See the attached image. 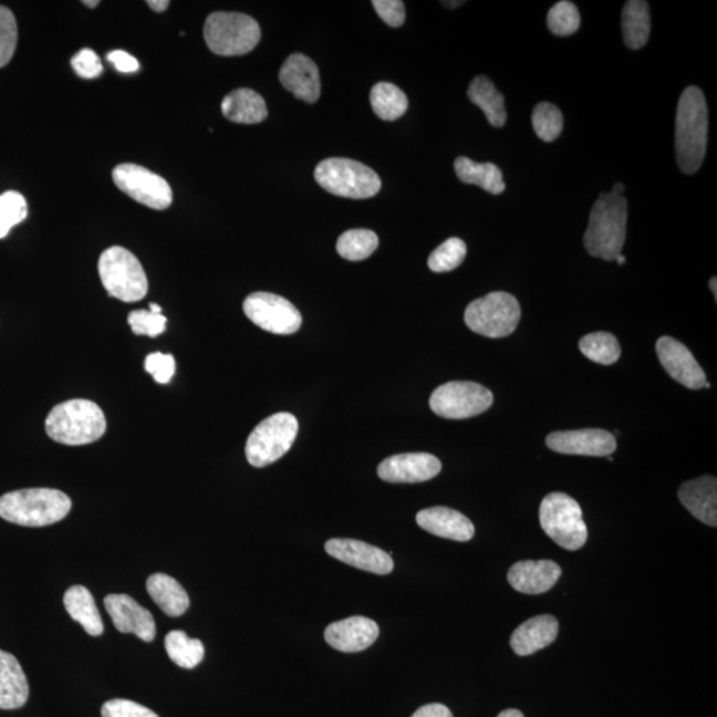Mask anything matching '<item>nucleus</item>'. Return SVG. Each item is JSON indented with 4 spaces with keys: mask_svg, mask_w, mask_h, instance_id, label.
Here are the masks:
<instances>
[{
    "mask_svg": "<svg viewBox=\"0 0 717 717\" xmlns=\"http://www.w3.org/2000/svg\"><path fill=\"white\" fill-rule=\"evenodd\" d=\"M708 142V108L704 93L688 86L682 93L676 113V157L679 168L693 175L700 169Z\"/></svg>",
    "mask_w": 717,
    "mask_h": 717,
    "instance_id": "1",
    "label": "nucleus"
},
{
    "mask_svg": "<svg viewBox=\"0 0 717 717\" xmlns=\"http://www.w3.org/2000/svg\"><path fill=\"white\" fill-rule=\"evenodd\" d=\"M627 199L614 193L601 195L591 210L584 248L590 256L615 261L622 254L627 231Z\"/></svg>",
    "mask_w": 717,
    "mask_h": 717,
    "instance_id": "2",
    "label": "nucleus"
},
{
    "mask_svg": "<svg viewBox=\"0 0 717 717\" xmlns=\"http://www.w3.org/2000/svg\"><path fill=\"white\" fill-rule=\"evenodd\" d=\"M71 508V498L58 489H22L0 497V517L20 527H49L64 520Z\"/></svg>",
    "mask_w": 717,
    "mask_h": 717,
    "instance_id": "3",
    "label": "nucleus"
},
{
    "mask_svg": "<svg viewBox=\"0 0 717 717\" xmlns=\"http://www.w3.org/2000/svg\"><path fill=\"white\" fill-rule=\"evenodd\" d=\"M106 430V418L96 403L85 398H73L53 407L45 420V432L53 441L70 445H86L102 438Z\"/></svg>",
    "mask_w": 717,
    "mask_h": 717,
    "instance_id": "4",
    "label": "nucleus"
},
{
    "mask_svg": "<svg viewBox=\"0 0 717 717\" xmlns=\"http://www.w3.org/2000/svg\"><path fill=\"white\" fill-rule=\"evenodd\" d=\"M314 177L324 190L343 198H371L382 189V179L377 173L351 158L324 159L316 165Z\"/></svg>",
    "mask_w": 717,
    "mask_h": 717,
    "instance_id": "5",
    "label": "nucleus"
},
{
    "mask_svg": "<svg viewBox=\"0 0 717 717\" xmlns=\"http://www.w3.org/2000/svg\"><path fill=\"white\" fill-rule=\"evenodd\" d=\"M98 274L108 295L118 301L138 302L148 292V278L142 263L122 246H113L100 256Z\"/></svg>",
    "mask_w": 717,
    "mask_h": 717,
    "instance_id": "6",
    "label": "nucleus"
},
{
    "mask_svg": "<svg viewBox=\"0 0 717 717\" xmlns=\"http://www.w3.org/2000/svg\"><path fill=\"white\" fill-rule=\"evenodd\" d=\"M205 42L219 56L245 55L261 40V27L256 19L239 12H215L206 19Z\"/></svg>",
    "mask_w": 717,
    "mask_h": 717,
    "instance_id": "7",
    "label": "nucleus"
},
{
    "mask_svg": "<svg viewBox=\"0 0 717 717\" xmlns=\"http://www.w3.org/2000/svg\"><path fill=\"white\" fill-rule=\"evenodd\" d=\"M540 522L544 533L563 549L575 551L588 541V527L580 503L560 491L543 498Z\"/></svg>",
    "mask_w": 717,
    "mask_h": 717,
    "instance_id": "8",
    "label": "nucleus"
},
{
    "mask_svg": "<svg viewBox=\"0 0 717 717\" xmlns=\"http://www.w3.org/2000/svg\"><path fill=\"white\" fill-rule=\"evenodd\" d=\"M465 323L482 336L498 339L513 334L521 319V305L509 292L495 291L468 304Z\"/></svg>",
    "mask_w": 717,
    "mask_h": 717,
    "instance_id": "9",
    "label": "nucleus"
},
{
    "mask_svg": "<svg viewBox=\"0 0 717 717\" xmlns=\"http://www.w3.org/2000/svg\"><path fill=\"white\" fill-rule=\"evenodd\" d=\"M298 435V420L288 412L264 418L246 443V458L252 467L263 468L288 454Z\"/></svg>",
    "mask_w": 717,
    "mask_h": 717,
    "instance_id": "10",
    "label": "nucleus"
},
{
    "mask_svg": "<svg viewBox=\"0 0 717 717\" xmlns=\"http://www.w3.org/2000/svg\"><path fill=\"white\" fill-rule=\"evenodd\" d=\"M493 404V394L474 382H449L440 385L430 396V409L437 416L463 420L484 414Z\"/></svg>",
    "mask_w": 717,
    "mask_h": 717,
    "instance_id": "11",
    "label": "nucleus"
},
{
    "mask_svg": "<svg viewBox=\"0 0 717 717\" xmlns=\"http://www.w3.org/2000/svg\"><path fill=\"white\" fill-rule=\"evenodd\" d=\"M243 311L252 323L271 334H295L302 325V315L295 305L271 292H252L245 299Z\"/></svg>",
    "mask_w": 717,
    "mask_h": 717,
    "instance_id": "12",
    "label": "nucleus"
},
{
    "mask_svg": "<svg viewBox=\"0 0 717 717\" xmlns=\"http://www.w3.org/2000/svg\"><path fill=\"white\" fill-rule=\"evenodd\" d=\"M117 188L135 201L150 209H168L173 201L172 188L162 176L136 164H119L112 173Z\"/></svg>",
    "mask_w": 717,
    "mask_h": 717,
    "instance_id": "13",
    "label": "nucleus"
},
{
    "mask_svg": "<svg viewBox=\"0 0 717 717\" xmlns=\"http://www.w3.org/2000/svg\"><path fill=\"white\" fill-rule=\"evenodd\" d=\"M547 445L557 454L591 457H607L617 448L614 435L603 429L553 432Z\"/></svg>",
    "mask_w": 717,
    "mask_h": 717,
    "instance_id": "14",
    "label": "nucleus"
},
{
    "mask_svg": "<svg viewBox=\"0 0 717 717\" xmlns=\"http://www.w3.org/2000/svg\"><path fill=\"white\" fill-rule=\"evenodd\" d=\"M656 354L663 368L688 389H702L707 383L702 365L690 351L676 339L663 336L656 342Z\"/></svg>",
    "mask_w": 717,
    "mask_h": 717,
    "instance_id": "15",
    "label": "nucleus"
},
{
    "mask_svg": "<svg viewBox=\"0 0 717 717\" xmlns=\"http://www.w3.org/2000/svg\"><path fill=\"white\" fill-rule=\"evenodd\" d=\"M104 606L119 633L136 635L144 642L155 641V617L149 610L138 604L132 596L126 594L106 595Z\"/></svg>",
    "mask_w": 717,
    "mask_h": 717,
    "instance_id": "16",
    "label": "nucleus"
},
{
    "mask_svg": "<svg viewBox=\"0 0 717 717\" xmlns=\"http://www.w3.org/2000/svg\"><path fill=\"white\" fill-rule=\"evenodd\" d=\"M324 548L335 560L368 573L387 575L394 570V561L388 553L363 541L332 538Z\"/></svg>",
    "mask_w": 717,
    "mask_h": 717,
    "instance_id": "17",
    "label": "nucleus"
},
{
    "mask_svg": "<svg viewBox=\"0 0 717 717\" xmlns=\"http://www.w3.org/2000/svg\"><path fill=\"white\" fill-rule=\"evenodd\" d=\"M441 471V461L429 454H402L385 458L377 475L392 484H416L432 480Z\"/></svg>",
    "mask_w": 717,
    "mask_h": 717,
    "instance_id": "18",
    "label": "nucleus"
},
{
    "mask_svg": "<svg viewBox=\"0 0 717 717\" xmlns=\"http://www.w3.org/2000/svg\"><path fill=\"white\" fill-rule=\"evenodd\" d=\"M279 82L297 98L316 103L321 97V77L314 62L303 53H292L279 71Z\"/></svg>",
    "mask_w": 717,
    "mask_h": 717,
    "instance_id": "19",
    "label": "nucleus"
},
{
    "mask_svg": "<svg viewBox=\"0 0 717 717\" xmlns=\"http://www.w3.org/2000/svg\"><path fill=\"white\" fill-rule=\"evenodd\" d=\"M377 636L376 622L364 616H351L331 623L324 631L325 642L342 653H358L367 650L376 642Z\"/></svg>",
    "mask_w": 717,
    "mask_h": 717,
    "instance_id": "20",
    "label": "nucleus"
},
{
    "mask_svg": "<svg viewBox=\"0 0 717 717\" xmlns=\"http://www.w3.org/2000/svg\"><path fill=\"white\" fill-rule=\"evenodd\" d=\"M561 575L560 564L553 561H520L509 569L508 581L522 594L538 595L553 589Z\"/></svg>",
    "mask_w": 717,
    "mask_h": 717,
    "instance_id": "21",
    "label": "nucleus"
},
{
    "mask_svg": "<svg viewBox=\"0 0 717 717\" xmlns=\"http://www.w3.org/2000/svg\"><path fill=\"white\" fill-rule=\"evenodd\" d=\"M416 522L428 533L457 542L470 541L475 536V524L460 511L435 507L418 511Z\"/></svg>",
    "mask_w": 717,
    "mask_h": 717,
    "instance_id": "22",
    "label": "nucleus"
},
{
    "mask_svg": "<svg viewBox=\"0 0 717 717\" xmlns=\"http://www.w3.org/2000/svg\"><path fill=\"white\" fill-rule=\"evenodd\" d=\"M680 502L690 515L709 527H717V480L703 476L684 482L679 489Z\"/></svg>",
    "mask_w": 717,
    "mask_h": 717,
    "instance_id": "23",
    "label": "nucleus"
},
{
    "mask_svg": "<svg viewBox=\"0 0 717 717\" xmlns=\"http://www.w3.org/2000/svg\"><path fill=\"white\" fill-rule=\"evenodd\" d=\"M560 623L553 615H537L515 630L510 647L520 656H528L547 648L557 640Z\"/></svg>",
    "mask_w": 717,
    "mask_h": 717,
    "instance_id": "24",
    "label": "nucleus"
},
{
    "mask_svg": "<svg viewBox=\"0 0 717 717\" xmlns=\"http://www.w3.org/2000/svg\"><path fill=\"white\" fill-rule=\"evenodd\" d=\"M29 696V682L19 661L0 650V709L22 708Z\"/></svg>",
    "mask_w": 717,
    "mask_h": 717,
    "instance_id": "25",
    "label": "nucleus"
},
{
    "mask_svg": "<svg viewBox=\"0 0 717 717\" xmlns=\"http://www.w3.org/2000/svg\"><path fill=\"white\" fill-rule=\"evenodd\" d=\"M221 111L226 118L237 124H259L269 115L264 98L249 89H239L226 95Z\"/></svg>",
    "mask_w": 717,
    "mask_h": 717,
    "instance_id": "26",
    "label": "nucleus"
},
{
    "mask_svg": "<svg viewBox=\"0 0 717 717\" xmlns=\"http://www.w3.org/2000/svg\"><path fill=\"white\" fill-rule=\"evenodd\" d=\"M146 590H148L152 600L168 616H181L190 606L188 593L170 575L163 573L150 575L146 581Z\"/></svg>",
    "mask_w": 717,
    "mask_h": 717,
    "instance_id": "27",
    "label": "nucleus"
},
{
    "mask_svg": "<svg viewBox=\"0 0 717 717\" xmlns=\"http://www.w3.org/2000/svg\"><path fill=\"white\" fill-rule=\"evenodd\" d=\"M64 607L73 621L82 624L86 634L100 636L104 633V623L100 615L95 598L84 586H72L65 591Z\"/></svg>",
    "mask_w": 717,
    "mask_h": 717,
    "instance_id": "28",
    "label": "nucleus"
},
{
    "mask_svg": "<svg viewBox=\"0 0 717 717\" xmlns=\"http://www.w3.org/2000/svg\"><path fill=\"white\" fill-rule=\"evenodd\" d=\"M468 97L471 103L481 108L489 124L495 128H502L507 123L505 98L489 77L477 76L469 85Z\"/></svg>",
    "mask_w": 717,
    "mask_h": 717,
    "instance_id": "29",
    "label": "nucleus"
},
{
    "mask_svg": "<svg viewBox=\"0 0 717 717\" xmlns=\"http://www.w3.org/2000/svg\"><path fill=\"white\" fill-rule=\"evenodd\" d=\"M455 170L458 179L464 184L480 186L490 195H501L507 189L503 183L502 172L491 163H476L468 157H458L455 162Z\"/></svg>",
    "mask_w": 717,
    "mask_h": 717,
    "instance_id": "30",
    "label": "nucleus"
},
{
    "mask_svg": "<svg viewBox=\"0 0 717 717\" xmlns=\"http://www.w3.org/2000/svg\"><path fill=\"white\" fill-rule=\"evenodd\" d=\"M624 44L641 50L648 42L651 32L650 6L643 0H630L622 12Z\"/></svg>",
    "mask_w": 717,
    "mask_h": 717,
    "instance_id": "31",
    "label": "nucleus"
},
{
    "mask_svg": "<svg viewBox=\"0 0 717 717\" xmlns=\"http://www.w3.org/2000/svg\"><path fill=\"white\" fill-rule=\"evenodd\" d=\"M370 102L372 110L384 122H395L408 110V98L395 84L382 82L371 90Z\"/></svg>",
    "mask_w": 717,
    "mask_h": 717,
    "instance_id": "32",
    "label": "nucleus"
},
{
    "mask_svg": "<svg viewBox=\"0 0 717 717\" xmlns=\"http://www.w3.org/2000/svg\"><path fill=\"white\" fill-rule=\"evenodd\" d=\"M165 651L173 663L181 668H195L202 662L205 647L201 641L190 640L184 631H170L165 636Z\"/></svg>",
    "mask_w": 717,
    "mask_h": 717,
    "instance_id": "33",
    "label": "nucleus"
},
{
    "mask_svg": "<svg viewBox=\"0 0 717 717\" xmlns=\"http://www.w3.org/2000/svg\"><path fill=\"white\" fill-rule=\"evenodd\" d=\"M378 238L376 232L365 229H354L343 232L337 238L336 250L339 256L347 261L357 262L374 254L377 249Z\"/></svg>",
    "mask_w": 717,
    "mask_h": 717,
    "instance_id": "34",
    "label": "nucleus"
},
{
    "mask_svg": "<svg viewBox=\"0 0 717 717\" xmlns=\"http://www.w3.org/2000/svg\"><path fill=\"white\" fill-rule=\"evenodd\" d=\"M580 350L591 362L603 365L614 364L621 357L620 342L610 332H593V334L583 336Z\"/></svg>",
    "mask_w": 717,
    "mask_h": 717,
    "instance_id": "35",
    "label": "nucleus"
},
{
    "mask_svg": "<svg viewBox=\"0 0 717 717\" xmlns=\"http://www.w3.org/2000/svg\"><path fill=\"white\" fill-rule=\"evenodd\" d=\"M531 123L542 142L553 143L561 136L563 129L562 112L554 104L540 103L533 111Z\"/></svg>",
    "mask_w": 717,
    "mask_h": 717,
    "instance_id": "36",
    "label": "nucleus"
},
{
    "mask_svg": "<svg viewBox=\"0 0 717 717\" xmlns=\"http://www.w3.org/2000/svg\"><path fill=\"white\" fill-rule=\"evenodd\" d=\"M467 257V245L460 238H449L432 251L428 258L429 269L434 272L455 270Z\"/></svg>",
    "mask_w": 717,
    "mask_h": 717,
    "instance_id": "37",
    "label": "nucleus"
},
{
    "mask_svg": "<svg viewBox=\"0 0 717 717\" xmlns=\"http://www.w3.org/2000/svg\"><path fill=\"white\" fill-rule=\"evenodd\" d=\"M29 216L25 198L19 191L9 190L0 196V239L9 236L13 226Z\"/></svg>",
    "mask_w": 717,
    "mask_h": 717,
    "instance_id": "38",
    "label": "nucleus"
},
{
    "mask_svg": "<svg viewBox=\"0 0 717 717\" xmlns=\"http://www.w3.org/2000/svg\"><path fill=\"white\" fill-rule=\"evenodd\" d=\"M581 15L574 3L562 0L551 7L548 13V27L557 37L573 35L580 29Z\"/></svg>",
    "mask_w": 717,
    "mask_h": 717,
    "instance_id": "39",
    "label": "nucleus"
},
{
    "mask_svg": "<svg viewBox=\"0 0 717 717\" xmlns=\"http://www.w3.org/2000/svg\"><path fill=\"white\" fill-rule=\"evenodd\" d=\"M18 43L17 19L10 9L0 6V69L10 63Z\"/></svg>",
    "mask_w": 717,
    "mask_h": 717,
    "instance_id": "40",
    "label": "nucleus"
},
{
    "mask_svg": "<svg viewBox=\"0 0 717 717\" xmlns=\"http://www.w3.org/2000/svg\"><path fill=\"white\" fill-rule=\"evenodd\" d=\"M133 334L156 337L166 330V318L150 310H135L128 315Z\"/></svg>",
    "mask_w": 717,
    "mask_h": 717,
    "instance_id": "41",
    "label": "nucleus"
},
{
    "mask_svg": "<svg viewBox=\"0 0 717 717\" xmlns=\"http://www.w3.org/2000/svg\"><path fill=\"white\" fill-rule=\"evenodd\" d=\"M145 371L155 378L158 384H168L176 372L175 357L163 352H155L145 358Z\"/></svg>",
    "mask_w": 717,
    "mask_h": 717,
    "instance_id": "42",
    "label": "nucleus"
},
{
    "mask_svg": "<svg viewBox=\"0 0 717 717\" xmlns=\"http://www.w3.org/2000/svg\"><path fill=\"white\" fill-rule=\"evenodd\" d=\"M103 717H159L152 709L142 706L136 702L125 699H113L104 703L102 707Z\"/></svg>",
    "mask_w": 717,
    "mask_h": 717,
    "instance_id": "43",
    "label": "nucleus"
},
{
    "mask_svg": "<svg viewBox=\"0 0 717 717\" xmlns=\"http://www.w3.org/2000/svg\"><path fill=\"white\" fill-rule=\"evenodd\" d=\"M71 65L76 75L83 79H96L103 73V64L96 52L91 49L79 51L72 58Z\"/></svg>",
    "mask_w": 717,
    "mask_h": 717,
    "instance_id": "44",
    "label": "nucleus"
},
{
    "mask_svg": "<svg viewBox=\"0 0 717 717\" xmlns=\"http://www.w3.org/2000/svg\"><path fill=\"white\" fill-rule=\"evenodd\" d=\"M377 15L381 17L385 23L394 29L402 27L405 22L404 3L401 0H374L372 2Z\"/></svg>",
    "mask_w": 717,
    "mask_h": 717,
    "instance_id": "45",
    "label": "nucleus"
},
{
    "mask_svg": "<svg viewBox=\"0 0 717 717\" xmlns=\"http://www.w3.org/2000/svg\"><path fill=\"white\" fill-rule=\"evenodd\" d=\"M108 62L115 65L118 72L133 73L137 72L139 64L135 56L129 55L128 52L117 50L108 53Z\"/></svg>",
    "mask_w": 717,
    "mask_h": 717,
    "instance_id": "46",
    "label": "nucleus"
},
{
    "mask_svg": "<svg viewBox=\"0 0 717 717\" xmlns=\"http://www.w3.org/2000/svg\"><path fill=\"white\" fill-rule=\"evenodd\" d=\"M412 717H454V715H451L449 708L444 706V704L432 703L418 708Z\"/></svg>",
    "mask_w": 717,
    "mask_h": 717,
    "instance_id": "47",
    "label": "nucleus"
},
{
    "mask_svg": "<svg viewBox=\"0 0 717 717\" xmlns=\"http://www.w3.org/2000/svg\"><path fill=\"white\" fill-rule=\"evenodd\" d=\"M146 4H148L150 9L156 12H164L168 10L169 7L168 0H148Z\"/></svg>",
    "mask_w": 717,
    "mask_h": 717,
    "instance_id": "48",
    "label": "nucleus"
},
{
    "mask_svg": "<svg viewBox=\"0 0 717 717\" xmlns=\"http://www.w3.org/2000/svg\"><path fill=\"white\" fill-rule=\"evenodd\" d=\"M497 717H524V716L521 713V710L507 709V710H502V713L500 715H498Z\"/></svg>",
    "mask_w": 717,
    "mask_h": 717,
    "instance_id": "49",
    "label": "nucleus"
},
{
    "mask_svg": "<svg viewBox=\"0 0 717 717\" xmlns=\"http://www.w3.org/2000/svg\"><path fill=\"white\" fill-rule=\"evenodd\" d=\"M623 191H624V185L623 184H615L614 189L611 193H614V195L623 196Z\"/></svg>",
    "mask_w": 717,
    "mask_h": 717,
    "instance_id": "50",
    "label": "nucleus"
},
{
    "mask_svg": "<svg viewBox=\"0 0 717 717\" xmlns=\"http://www.w3.org/2000/svg\"><path fill=\"white\" fill-rule=\"evenodd\" d=\"M716 285H717V281H716V277H714V278L710 279V281H709V289H710V291L714 292V297H715V299H717V289H716Z\"/></svg>",
    "mask_w": 717,
    "mask_h": 717,
    "instance_id": "51",
    "label": "nucleus"
},
{
    "mask_svg": "<svg viewBox=\"0 0 717 717\" xmlns=\"http://www.w3.org/2000/svg\"><path fill=\"white\" fill-rule=\"evenodd\" d=\"M149 310L153 311V312H157V314H163V309L159 308V305L156 304V303H150L149 304Z\"/></svg>",
    "mask_w": 717,
    "mask_h": 717,
    "instance_id": "52",
    "label": "nucleus"
},
{
    "mask_svg": "<svg viewBox=\"0 0 717 717\" xmlns=\"http://www.w3.org/2000/svg\"><path fill=\"white\" fill-rule=\"evenodd\" d=\"M83 4H85L86 7H90V9H95V7L100 4V2H98V0H95V2H89V0H85V2H83Z\"/></svg>",
    "mask_w": 717,
    "mask_h": 717,
    "instance_id": "53",
    "label": "nucleus"
},
{
    "mask_svg": "<svg viewBox=\"0 0 717 717\" xmlns=\"http://www.w3.org/2000/svg\"><path fill=\"white\" fill-rule=\"evenodd\" d=\"M443 4L456 9V7L464 4V2H443Z\"/></svg>",
    "mask_w": 717,
    "mask_h": 717,
    "instance_id": "54",
    "label": "nucleus"
},
{
    "mask_svg": "<svg viewBox=\"0 0 717 717\" xmlns=\"http://www.w3.org/2000/svg\"><path fill=\"white\" fill-rule=\"evenodd\" d=\"M615 261H616L617 263H620V264H624V262H626V258H624V256L621 254V256H617V258L615 259Z\"/></svg>",
    "mask_w": 717,
    "mask_h": 717,
    "instance_id": "55",
    "label": "nucleus"
},
{
    "mask_svg": "<svg viewBox=\"0 0 717 717\" xmlns=\"http://www.w3.org/2000/svg\"><path fill=\"white\" fill-rule=\"evenodd\" d=\"M709 387H710V384L708 382L706 384H704V388H709Z\"/></svg>",
    "mask_w": 717,
    "mask_h": 717,
    "instance_id": "56",
    "label": "nucleus"
},
{
    "mask_svg": "<svg viewBox=\"0 0 717 717\" xmlns=\"http://www.w3.org/2000/svg\"><path fill=\"white\" fill-rule=\"evenodd\" d=\"M607 458H609V461H613V460H614L613 456H607Z\"/></svg>",
    "mask_w": 717,
    "mask_h": 717,
    "instance_id": "57",
    "label": "nucleus"
}]
</instances>
